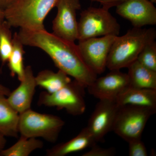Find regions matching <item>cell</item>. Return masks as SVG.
<instances>
[{
  "label": "cell",
  "mask_w": 156,
  "mask_h": 156,
  "mask_svg": "<svg viewBox=\"0 0 156 156\" xmlns=\"http://www.w3.org/2000/svg\"><path fill=\"white\" fill-rule=\"evenodd\" d=\"M116 101L120 106L134 105L156 111V90L128 86L117 96Z\"/></svg>",
  "instance_id": "cell-14"
},
{
  "label": "cell",
  "mask_w": 156,
  "mask_h": 156,
  "mask_svg": "<svg viewBox=\"0 0 156 156\" xmlns=\"http://www.w3.org/2000/svg\"><path fill=\"white\" fill-rule=\"evenodd\" d=\"M19 114L10 105L7 96L0 94V133L6 137H17Z\"/></svg>",
  "instance_id": "cell-17"
},
{
  "label": "cell",
  "mask_w": 156,
  "mask_h": 156,
  "mask_svg": "<svg viewBox=\"0 0 156 156\" xmlns=\"http://www.w3.org/2000/svg\"><path fill=\"white\" fill-rule=\"evenodd\" d=\"M35 80L37 87L45 89L48 93L58 91L72 81L69 76L60 70L54 72L48 69L40 72L35 76Z\"/></svg>",
  "instance_id": "cell-18"
},
{
  "label": "cell",
  "mask_w": 156,
  "mask_h": 156,
  "mask_svg": "<svg viewBox=\"0 0 156 156\" xmlns=\"http://www.w3.org/2000/svg\"><path fill=\"white\" fill-rule=\"evenodd\" d=\"M24 45L20 39L17 33L13 37V48L8 62L10 73L12 76H16L20 81L24 76L25 67L23 65Z\"/></svg>",
  "instance_id": "cell-19"
},
{
  "label": "cell",
  "mask_w": 156,
  "mask_h": 156,
  "mask_svg": "<svg viewBox=\"0 0 156 156\" xmlns=\"http://www.w3.org/2000/svg\"><path fill=\"white\" fill-rule=\"evenodd\" d=\"M104 8L89 7L82 11L78 22V40L105 36H119L121 27L116 19Z\"/></svg>",
  "instance_id": "cell-5"
},
{
  "label": "cell",
  "mask_w": 156,
  "mask_h": 156,
  "mask_svg": "<svg viewBox=\"0 0 156 156\" xmlns=\"http://www.w3.org/2000/svg\"><path fill=\"white\" fill-rule=\"evenodd\" d=\"M5 15H4V11L0 9V25L2 24L4 21H5Z\"/></svg>",
  "instance_id": "cell-29"
},
{
  "label": "cell",
  "mask_w": 156,
  "mask_h": 156,
  "mask_svg": "<svg viewBox=\"0 0 156 156\" xmlns=\"http://www.w3.org/2000/svg\"><path fill=\"white\" fill-rule=\"evenodd\" d=\"M11 27L5 20L0 25V59L4 65L8 62L13 48Z\"/></svg>",
  "instance_id": "cell-21"
},
{
  "label": "cell",
  "mask_w": 156,
  "mask_h": 156,
  "mask_svg": "<svg viewBox=\"0 0 156 156\" xmlns=\"http://www.w3.org/2000/svg\"><path fill=\"white\" fill-rule=\"evenodd\" d=\"M85 89L74 80L54 93L42 92L38 103L48 107L63 109L72 115H80L86 109Z\"/></svg>",
  "instance_id": "cell-7"
},
{
  "label": "cell",
  "mask_w": 156,
  "mask_h": 156,
  "mask_svg": "<svg viewBox=\"0 0 156 156\" xmlns=\"http://www.w3.org/2000/svg\"><path fill=\"white\" fill-rule=\"evenodd\" d=\"M156 37L154 28L133 27L124 35L116 37L108 58L107 68L109 70L128 68L137 59L146 44Z\"/></svg>",
  "instance_id": "cell-2"
},
{
  "label": "cell",
  "mask_w": 156,
  "mask_h": 156,
  "mask_svg": "<svg viewBox=\"0 0 156 156\" xmlns=\"http://www.w3.org/2000/svg\"><path fill=\"white\" fill-rule=\"evenodd\" d=\"M96 143L86 127L72 139L47 150L46 154L48 156H66L91 147Z\"/></svg>",
  "instance_id": "cell-15"
},
{
  "label": "cell",
  "mask_w": 156,
  "mask_h": 156,
  "mask_svg": "<svg viewBox=\"0 0 156 156\" xmlns=\"http://www.w3.org/2000/svg\"><path fill=\"white\" fill-rule=\"evenodd\" d=\"M156 37L151 39L146 44L139 56L137 60L145 67L156 71Z\"/></svg>",
  "instance_id": "cell-22"
},
{
  "label": "cell",
  "mask_w": 156,
  "mask_h": 156,
  "mask_svg": "<svg viewBox=\"0 0 156 156\" xmlns=\"http://www.w3.org/2000/svg\"><path fill=\"white\" fill-rule=\"evenodd\" d=\"M20 83L7 97L10 105L19 114L31 108L37 87L35 76L30 66L25 67L24 76Z\"/></svg>",
  "instance_id": "cell-13"
},
{
  "label": "cell",
  "mask_w": 156,
  "mask_h": 156,
  "mask_svg": "<svg viewBox=\"0 0 156 156\" xmlns=\"http://www.w3.org/2000/svg\"><path fill=\"white\" fill-rule=\"evenodd\" d=\"M106 75L97 78L87 87L88 92L99 99H116L117 96L129 86L128 74L120 70H112Z\"/></svg>",
  "instance_id": "cell-12"
},
{
  "label": "cell",
  "mask_w": 156,
  "mask_h": 156,
  "mask_svg": "<svg viewBox=\"0 0 156 156\" xmlns=\"http://www.w3.org/2000/svg\"><path fill=\"white\" fill-rule=\"evenodd\" d=\"M59 0H15L4 11L5 20L11 27L45 29L44 21Z\"/></svg>",
  "instance_id": "cell-3"
},
{
  "label": "cell",
  "mask_w": 156,
  "mask_h": 156,
  "mask_svg": "<svg viewBox=\"0 0 156 156\" xmlns=\"http://www.w3.org/2000/svg\"><path fill=\"white\" fill-rule=\"evenodd\" d=\"M149 0H126L117 6L116 13L128 20L134 27L156 24V9Z\"/></svg>",
  "instance_id": "cell-11"
},
{
  "label": "cell",
  "mask_w": 156,
  "mask_h": 156,
  "mask_svg": "<svg viewBox=\"0 0 156 156\" xmlns=\"http://www.w3.org/2000/svg\"><path fill=\"white\" fill-rule=\"evenodd\" d=\"M128 68L129 87L156 90V71L145 67L137 60Z\"/></svg>",
  "instance_id": "cell-16"
},
{
  "label": "cell",
  "mask_w": 156,
  "mask_h": 156,
  "mask_svg": "<svg viewBox=\"0 0 156 156\" xmlns=\"http://www.w3.org/2000/svg\"><path fill=\"white\" fill-rule=\"evenodd\" d=\"M18 36L26 46L40 48L49 55L58 70L87 88L97 78L82 58L77 45L45 29H20Z\"/></svg>",
  "instance_id": "cell-1"
},
{
  "label": "cell",
  "mask_w": 156,
  "mask_h": 156,
  "mask_svg": "<svg viewBox=\"0 0 156 156\" xmlns=\"http://www.w3.org/2000/svg\"><path fill=\"white\" fill-rule=\"evenodd\" d=\"M119 106L116 99L99 100L96 105L86 127L95 142L112 130Z\"/></svg>",
  "instance_id": "cell-10"
},
{
  "label": "cell",
  "mask_w": 156,
  "mask_h": 156,
  "mask_svg": "<svg viewBox=\"0 0 156 156\" xmlns=\"http://www.w3.org/2000/svg\"><path fill=\"white\" fill-rule=\"evenodd\" d=\"M149 1H150L152 3H156V0H149Z\"/></svg>",
  "instance_id": "cell-30"
},
{
  "label": "cell",
  "mask_w": 156,
  "mask_h": 156,
  "mask_svg": "<svg viewBox=\"0 0 156 156\" xmlns=\"http://www.w3.org/2000/svg\"><path fill=\"white\" fill-rule=\"evenodd\" d=\"M11 91L8 87L0 84V94L8 96L10 94Z\"/></svg>",
  "instance_id": "cell-27"
},
{
  "label": "cell",
  "mask_w": 156,
  "mask_h": 156,
  "mask_svg": "<svg viewBox=\"0 0 156 156\" xmlns=\"http://www.w3.org/2000/svg\"><path fill=\"white\" fill-rule=\"evenodd\" d=\"M91 149L85 153L83 156H112L115 154V150L113 148H104L98 146L96 144L91 147Z\"/></svg>",
  "instance_id": "cell-24"
},
{
  "label": "cell",
  "mask_w": 156,
  "mask_h": 156,
  "mask_svg": "<svg viewBox=\"0 0 156 156\" xmlns=\"http://www.w3.org/2000/svg\"><path fill=\"white\" fill-rule=\"evenodd\" d=\"M57 13L53 21V33L61 38L75 42L78 40L76 11L81 9L80 0H59Z\"/></svg>",
  "instance_id": "cell-9"
},
{
  "label": "cell",
  "mask_w": 156,
  "mask_h": 156,
  "mask_svg": "<svg viewBox=\"0 0 156 156\" xmlns=\"http://www.w3.org/2000/svg\"><path fill=\"white\" fill-rule=\"evenodd\" d=\"M116 37L105 36L79 41L77 46L82 58L96 75L102 73L107 68L109 53Z\"/></svg>",
  "instance_id": "cell-8"
},
{
  "label": "cell",
  "mask_w": 156,
  "mask_h": 156,
  "mask_svg": "<svg viewBox=\"0 0 156 156\" xmlns=\"http://www.w3.org/2000/svg\"><path fill=\"white\" fill-rule=\"evenodd\" d=\"M6 144L5 136L0 133V151L5 148Z\"/></svg>",
  "instance_id": "cell-28"
},
{
  "label": "cell",
  "mask_w": 156,
  "mask_h": 156,
  "mask_svg": "<svg viewBox=\"0 0 156 156\" xmlns=\"http://www.w3.org/2000/svg\"><path fill=\"white\" fill-rule=\"evenodd\" d=\"M65 125L60 117L55 115L41 113L30 109L19 114L18 132L27 138H43L55 143Z\"/></svg>",
  "instance_id": "cell-4"
},
{
  "label": "cell",
  "mask_w": 156,
  "mask_h": 156,
  "mask_svg": "<svg viewBox=\"0 0 156 156\" xmlns=\"http://www.w3.org/2000/svg\"><path fill=\"white\" fill-rule=\"evenodd\" d=\"M129 155L130 156H147V150L141 138L129 141Z\"/></svg>",
  "instance_id": "cell-23"
},
{
  "label": "cell",
  "mask_w": 156,
  "mask_h": 156,
  "mask_svg": "<svg viewBox=\"0 0 156 156\" xmlns=\"http://www.w3.org/2000/svg\"><path fill=\"white\" fill-rule=\"evenodd\" d=\"M15 0H0V9L4 11Z\"/></svg>",
  "instance_id": "cell-26"
},
{
  "label": "cell",
  "mask_w": 156,
  "mask_h": 156,
  "mask_svg": "<svg viewBox=\"0 0 156 156\" xmlns=\"http://www.w3.org/2000/svg\"><path fill=\"white\" fill-rule=\"evenodd\" d=\"M92 2H97L100 3L102 7L109 9L126 1V0H91Z\"/></svg>",
  "instance_id": "cell-25"
},
{
  "label": "cell",
  "mask_w": 156,
  "mask_h": 156,
  "mask_svg": "<svg viewBox=\"0 0 156 156\" xmlns=\"http://www.w3.org/2000/svg\"><path fill=\"white\" fill-rule=\"evenodd\" d=\"M156 112L143 107L119 105L112 131L128 142L141 138L149 119Z\"/></svg>",
  "instance_id": "cell-6"
},
{
  "label": "cell",
  "mask_w": 156,
  "mask_h": 156,
  "mask_svg": "<svg viewBox=\"0 0 156 156\" xmlns=\"http://www.w3.org/2000/svg\"><path fill=\"white\" fill-rule=\"evenodd\" d=\"M44 143L36 138L20 136L19 140L8 148L0 151V156H28L34 151L41 149Z\"/></svg>",
  "instance_id": "cell-20"
}]
</instances>
